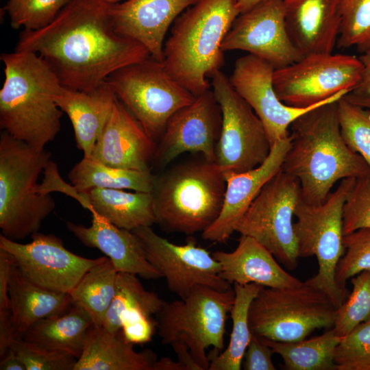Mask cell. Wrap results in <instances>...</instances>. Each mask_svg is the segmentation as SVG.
I'll use <instances>...</instances> for the list:
<instances>
[{
    "instance_id": "cell-1",
    "label": "cell",
    "mask_w": 370,
    "mask_h": 370,
    "mask_svg": "<svg viewBox=\"0 0 370 370\" xmlns=\"http://www.w3.org/2000/svg\"><path fill=\"white\" fill-rule=\"evenodd\" d=\"M110 5L106 0H71L48 25L23 30L16 51L38 54L63 86L89 92L119 69L151 56L114 30Z\"/></svg>"
},
{
    "instance_id": "cell-2",
    "label": "cell",
    "mask_w": 370,
    "mask_h": 370,
    "mask_svg": "<svg viewBox=\"0 0 370 370\" xmlns=\"http://www.w3.org/2000/svg\"><path fill=\"white\" fill-rule=\"evenodd\" d=\"M337 101L308 110L290 126L282 170L299 181L301 199L309 204L324 202L338 180L370 176L368 164L342 137Z\"/></svg>"
},
{
    "instance_id": "cell-3",
    "label": "cell",
    "mask_w": 370,
    "mask_h": 370,
    "mask_svg": "<svg viewBox=\"0 0 370 370\" xmlns=\"http://www.w3.org/2000/svg\"><path fill=\"white\" fill-rule=\"evenodd\" d=\"M0 127L16 139L45 148L61 128L62 111L55 97L63 86L47 62L28 51L3 53Z\"/></svg>"
},
{
    "instance_id": "cell-4",
    "label": "cell",
    "mask_w": 370,
    "mask_h": 370,
    "mask_svg": "<svg viewBox=\"0 0 370 370\" xmlns=\"http://www.w3.org/2000/svg\"><path fill=\"white\" fill-rule=\"evenodd\" d=\"M238 0H198L174 21L164 45L163 64L197 97L210 88L208 78L224 63L223 40L240 14Z\"/></svg>"
},
{
    "instance_id": "cell-5",
    "label": "cell",
    "mask_w": 370,
    "mask_h": 370,
    "mask_svg": "<svg viewBox=\"0 0 370 370\" xmlns=\"http://www.w3.org/2000/svg\"><path fill=\"white\" fill-rule=\"evenodd\" d=\"M225 189L223 172L204 158L154 175L151 193L156 223L166 232H204L219 217Z\"/></svg>"
},
{
    "instance_id": "cell-6",
    "label": "cell",
    "mask_w": 370,
    "mask_h": 370,
    "mask_svg": "<svg viewBox=\"0 0 370 370\" xmlns=\"http://www.w3.org/2000/svg\"><path fill=\"white\" fill-rule=\"evenodd\" d=\"M51 153L0 135V228L1 234L18 241L38 232L56 207L50 194L38 191V178Z\"/></svg>"
},
{
    "instance_id": "cell-7",
    "label": "cell",
    "mask_w": 370,
    "mask_h": 370,
    "mask_svg": "<svg viewBox=\"0 0 370 370\" xmlns=\"http://www.w3.org/2000/svg\"><path fill=\"white\" fill-rule=\"evenodd\" d=\"M234 296L232 288L221 291L198 286L184 299L164 301L156 314L162 343H184L203 370H208L209 358L224 346L225 322Z\"/></svg>"
},
{
    "instance_id": "cell-8",
    "label": "cell",
    "mask_w": 370,
    "mask_h": 370,
    "mask_svg": "<svg viewBox=\"0 0 370 370\" xmlns=\"http://www.w3.org/2000/svg\"><path fill=\"white\" fill-rule=\"evenodd\" d=\"M356 178L341 181L334 192L319 204L305 202L301 197L295 210L293 223L299 258L315 256L317 273L306 282L325 293L338 308L349 295L346 287L335 280L337 264L344 254L343 208Z\"/></svg>"
},
{
    "instance_id": "cell-9",
    "label": "cell",
    "mask_w": 370,
    "mask_h": 370,
    "mask_svg": "<svg viewBox=\"0 0 370 370\" xmlns=\"http://www.w3.org/2000/svg\"><path fill=\"white\" fill-rule=\"evenodd\" d=\"M336 310L325 293L306 281L291 287L263 286L250 304L249 325L260 337L297 341L317 329L332 328Z\"/></svg>"
},
{
    "instance_id": "cell-10",
    "label": "cell",
    "mask_w": 370,
    "mask_h": 370,
    "mask_svg": "<svg viewBox=\"0 0 370 370\" xmlns=\"http://www.w3.org/2000/svg\"><path fill=\"white\" fill-rule=\"evenodd\" d=\"M106 82L155 141L162 137L171 116L196 97L151 56L119 69Z\"/></svg>"
},
{
    "instance_id": "cell-11",
    "label": "cell",
    "mask_w": 370,
    "mask_h": 370,
    "mask_svg": "<svg viewBox=\"0 0 370 370\" xmlns=\"http://www.w3.org/2000/svg\"><path fill=\"white\" fill-rule=\"evenodd\" d=\"M363 64L347 54H312L274 70L275 92L284 104L306 108L336 101L360 84Z\"/></svg>"
},
{
    "instance_id": "cell-12",
    "label": "cell",
    "mask_w": 370,
    "mask_h": 370,
    "mask_svg": "<svg viewBox=\"0 0 370 370\" xmlns=\"http://www.w3.org/2000/svg\"><path fill=\"white\" fill-rule=\"evenodd\" d=\"M301 197L299 181L281 169L262 187L236 227L288 270L296 269L299 258L293 217Z\"/></svg>"
},
{
    "instance_id": "cell-13",
    "label": "cell",
    "mask_w": 370,
    "mask_h": 370,
    "mask_svg": "<svg viewBox=\"0 0 370 370\" xmlns=\"http://www.w3.org/2000/svg\"><path fill=\"white\" fill-rule=\"evenodd\" d=\"M211 78L212 90L222 112L215 163L224 175L253 169L267 158L271 149L265 127L225 73L220 70Z\"/></svg>"
},
{
    "instance_id": "cell-14",
    "label": "cell",
    "mask_w": 370,
    "mask_h": 370,
    "mask_svg": "<svg viewBox=\"0 0 370 370\" xmlns=\"http://www.w3.org/2000/svg\"><path fill=\"white\" fill-rule=\"evenodd\" d=\"M140 241L149 262L164 278L169 289L180 299H186L198 286L225 291L230 284L220 276L221 264L204 248L189 240L175 245L158 235L151 226L132 231Z\"/></svg>"
},
{
    "instance_id": "cell-15",
    "label": "cell",
    "mask_w": 370,
    "mask_h": 370,
    "mask_svg": "<svg viewBox=\"0 0 370 370\" xmlns=\"http://www.w3.org/2000/svg\"><path fill=\"white\" fill-rule=\"evenodd\" d=\"M21 243L0 235V249L9 253L21 273L51 291L70 293L84 274L105 256L88 258L68 250L59 237L36 232Z\"/></svg>"
},
{
    "instance_id": "cell-16",
    "label": "cell",
    "mask_w": 370,
    "mask_h": 370,
    "mask_svg": "<svg viewBox=\"0 0 370 370\" xmlns=\"http://www.w3.org/2000/svg\"><path fill=\"white\" fill-rule=\"evenodd\" d=\"M222 50H242L269 63L275 69L304 56L288 34L283 0H266L241 13L225 36Z\"/></svg>"
},
{
    "instance_id": "cell-17",
    "label": "cell",
    "mask_w": 370,
    "mask_h": 370,
    "mask_svg": "<svg viewBox=\"0 0 370 370\" xmlns=\"http://www.w3.org/2000/svg\"><path fill=\"white\" fill-rule=\"evenodd\" d=\"M221 124V109L210 88L171 116L157 145L152 163L164 167L186 152L201 153L204 158L215 162Z\"/></svg>"
},
{
    "instance_id": "cell-18",
    "label": "cell",
    "mask_w": 370,
    "mask_h": 370,
    "mask_svg": "<svg viewBox=\"0 0 370 370\" xmlns=\"http://www.w3.org/2000/svg\"><path fill=\"white\" fill-rule=\"evenodd\" d=\"M274 70L267 62L248 53L236 60L229 77L234 90L262 122L271 146L277 140L289 136L291 123L299 116L323 105L298 108L284 104L273 88Z\"/></svg>"
},
{
    "instance_id": "cell-19",
    "label": "cell",
    "mask_w": 370,
    "mask_h": 370,
    "mask_svg": "<svg viewBox=\"0 0 370 370\" xmlns=\"http://www.w3.org/2000/svg\"><path fill=\"white\" fill-rule=\"evenodd\" d=\"M291 142L289 134L274 143L269 156L258 166L224 175L226 189L223 208L217 220L202 232L204 239L223 243L236 232L238 222L262 187L282 169Z\"/></svg>"
},
{
    "instance_id": "cell-20",
    "label": "cell",
    "mask_w": 370,
    "mask_h": 370,
    "mask_svg": "<svg viewBox=\"0 0 370 370\" xmlns=\"http://www.w3.org/2000/svg\"><path fill=\"white\" fill-rule=\"evenodd\" d=\"M157 144L116 98L91 158L108 166L151 171Z\"/></svg>"
},
{
    "instance_id": "cell-21",
    "label": "cell",
    "mask_w": 370,
    "mask_h": 370,
    "mask_svg": "<svg viewBox=\"0 0 370 370\" xmlns=\"http://www.w3.org/2000/svg\"><path fill=\"white\" fill-rule=\"evenodd\" d=\"M198 0H127L111 4L114 30L143 45L151 58L163 62L164 40L170 25Z\"/></svg>"
},
{
    "instance_id": "cell-22",
    "label": "cell",
    "mask_w": 370,
    "mask_h": 370,
    "mask_svg": "<svg viewBox=\"0 0 370 370\" xmlns=\"http://www.w3.org/2000/svg\"><path fill=\"white\" fill-rule=\"evenodd\" d=\"M289 37L303 54L333 53L341 27V0H283Z\"/></svg>"
},
{
    "instance_id": "cell-23",
    "label": "cell",
    "mask_w": 370,
    "mask_h": 370,
    "mask_svg": "<svg viewBox=\"0 0 370 370\" xmlns=\"http://www.w3.org/2000/svg\"><path fill=\"white\" fill-rule=\"evenodd\" d=\"M90 213L89 227L71 221L66 224L82 244L100 250L118 272L138 275L147 280L162 278L147 259L140 241L132 231L116 226L95 212Z\"/></svg>"
},
{
    "instance_id": "cell-24",
    "label": "cell",
    "mask_w": 370,
    "mask_h": 370,
    "mask_svg": "<svg viewBox=\"0 0 370 370\" xmlns=\"http://www.w3.org/2000/svg\"><path fill=\"white\" fill-rule=\"evenodd\" d=\"M221 264L220 276L231 284L291 287L303 282L286 271L273 255L254 238L241 235L236 248L212 254Z\"/></svg>"
},
{
    "instance_id": "cell-25",
    "label": "cell",
    "mask_w": 370,
    "mask_h": 370,
    "mask_svg": "<svg viewBox=\"0 0 370 370\" xmlns=\"http://www.w3.org/2000/svg\"><path fill=\"white\" fill-rule=\"evenodd\" d=\"M116 98L106 81L89 92L62 86L56 96L57 106L71 122L77 146L84 157H91Z\"/></svg>"
},
{
    "instance_id": "cell-26",
    "label": "cell",
    "mask_w": 370,
    "mask_h": 370,
    "mask_svg": "<svg viewBox=\"0 0 370 370\" xmlns=\"http://www.w3.org/2000/svg\"><path fill=\"white\" fill-rule=\"evenodd\" d=\"M121 331L112 334L92 324L73 370H153L157 355L151 349L136 352Z\"/></svg>"
},
{
    "instance_id": "cell-27",
    "label": "cell",
    "mask_w": 370,
    "mask_h": 370,
    "mask_svg": "<svg viewBox=\"0 0 370 370\" xmlns=\"http://www.w3.org/2000/svg\"><path fill=\"white\" fill-rule=\"evenodd\" d=\"M12 321L17 338L36 321L66 312L73 305L69 293L38 286L26 278L14 264L8 289Z\"/></svg>"
},
{
    "instance_id": "cell-28",
    "label": "cell",
    "mask_w": 370,
    "mask_h": 370,
    "mask_svg": "<svg viewBox=\"0 0 370 370\" xmlns=\"http://www.w3.org/2000/svg\"><path fill=\"white\" fill-rule=\"evenodd\" d=\"M92 324L90 314L82 306L73 304L64 313L34 323L21 338L78 358Z\"/></svg>"
},
{
    "instance_id": "cell-29",
    "label": "cell",
    "mask_w": 370,
    "mask_h": 370,
    "mask_svg": "<svg viewBox=\"0 0 370 370\" xmlns=\"http://www.w3.org/2000/svg\"><path fill=\"white\" fill-rule=\"evenodd\" d=\"M84 193L88 198V210L120 228L132 231L156 223L151 193L103 188H94Z\"/></svg>"
},
{
    "instance_id": "cell-30",
    "label": "cell",
    "mask_w": 370,
    "mask_h": 370,
    "mask_svg": "<svg viewBox=\"0 0 370 370\" xmlns=\"http://www.w3.org/2000/svg\"><path fill=\"white\" fill-rule=\"evenodd\" d=\"M68 177L79 193L94 188L151 193L154 181V175L151 171L116 168L104 164L91 157H83L71 169Z\"/></svg>"
},
{
    "instance_id": "cell-31",
    "label": "cell",
    "mask_w": 370,
    "mask_h": 370,
    "mask_svg": "<svg viewBox=\"0 0 370 370\" xmlns=\"http://www.w3.org/2000/svg\"><path fill=\"white\" fill-rule=\"evenodd\" d=\"M260 338L274 354L281 356L284 369L336 370L334 354L342 337L332 328L319 336L293 342Z\"/></svg>"
},
{
    "instance_id": "cell-32",
    "label": "cell",
    "mask_w": 370,
    "mask_h": 370,
    "mask_svg": "<svg viewBox=\"0 0 370 370\" xmlns=\"http://www.w3.org/2000/svg\"><path fill=\"white\" fill-rule=\"evenodd\" d=\"M263 286L234 284V300L230 310L232 329L230 343L221 354L210 358L208 370H240L252 333L249 325V306Z\"/></svg>"
},
{
    "instance_id": "cell-33",
    "label": "cell",
    "mask_w": 370,
    "mask_h": 370,
    "mask_svg": "<svg viewBox=\"0 0 370 370\" xmlns=\"http://www.w3.org/2000/svg\"><path fill=\"white\" fill-rule=\"evenodd\" d=\"M118 271L106 256L90 269L69 293L73 304L84 308L93 324L101 326L116 293Z\"/></svg>"
},
{
    "instance_id": "cell-34",
    "label": "cell",
    "mask_w": 370,
    "mask_h": 370,
    "mask_svg": "<svg viewBox=\"0 0 370 370\" xmlns=\"http://www.w3.org/2000/svg\"><path fill=\"white\" fill-rule=\"evenodd\" d=\"M164 302L156 293L145 290L136 275L118 272L116 293L101 326L117 334L121 330L119 317L125 310L140 307L156 314Z\"/></svg>"
},
{
    "instance_id": "cell-35",
    "label": "cell",
    "mask_w": 370,
    "mask_h": 370,
    "mask_svg": "<svg viewBox=\"0 0 370 370\" xmlns=\"http://www.w3.org/2000/svg\"><path fill=\"white\" fill-rule=\"evenodd\" d=\"M341 18L338 47L370 50V0H341Z\"/></svg>"
},
{
    "instance_id": "cell-36",
    "label": "cell",
    "mask_w": 370,
    "mask_h": 370,
    "mask_svg": "<svg viewBox=\"0 0 370 370\" xmlns=\"http://www.w3.org/2000/svg\"><path fill=\"white\" fill-rule=\"evenodd\" d=\"M352 291L336 310L334 332L343 337L360 323L370 319V270L350 279Z\"/></svg>"
},
{
    "instance_id": "cell-37",
    "label": "cell",
    "mask_w": 370,
    "mask_h": 370,
    "mask_svg": "<svg viewBox=\"0 0 370 370\" xmlns=\"http://www.w3.org/2000/svg\"><path fill=\"white\" fill-rule=\"evenodd\" d=\"M337 113L345 143L370 167V110L352 103L343 97L337 101Z\"/></svg>"
},
{
    "instance_id": "cell-38",
    "label": "cell",
    "mask_w": 370,
    "mask_h": 370,
    "mask_svg": "<svg viewBox=\"0 0 370 370\" xmlns=\"http://www.w3.org/2000/svg\"><path fill=\"white\" fill-rule=\"evenodd\" d=\"M71 0H8L7 13L13 29L37 30L48 25Z\"/></svg>"
},
{
    "instance_id": "cell-39",
    "label": "cell",
    "mask_w": 370,
    "mask_h": 370,
    "mask_svg": "<svg viewBox=\"0 0 370 370\" xmlns=\"http://www.w3.org/2000/svg\"><path fill=\"white\" fill-rule=\"evenodd\" d=\"M345 252L335 271V280L341 287L359 273L370 270V228H361L343 236Z\"/></svg>"
},
{
    "instance_id": "cell-40",
    "label": "cell",
    "mask_w": 370,
    "mask_h": 370,
    "mask_svg": "<svg viewBox=\"0 0 370 370\" xmlns=\"http://www.w3.org/2000/svg\"><path fill=\"white\" fill-rule=\"evenodd\" d=\"M334 359L336 370H370V319L342 337Z\"/></svg>"
},
{
    "instance_id": "cell-41",
    "label": "cell",
    "mask_w": 370,
    "mask_h": 370,
    "mask_svg": "<svg viewBox=\"0 0 370 370\" xmlns=\"http://www.w3.org/2000/svg\"><path fill=\"white\" fill-rule=\"evenodd\" d=\"M26 370H73L77 358L69 354L38 345L23 338L13 341L11 347Z\"/></svg>"
},
{
    "instance_id": "cell-42",
    "label": "cell",
    "mask_w": 370,
    "mask_h": 370,
    "mask_svg": "<svg viewBox=\"0 0 370 370\" xmlns=\"http://www.w3.org/2000/svg\"><path fill=\"white\" fill-rule=\"evenodd\" d=\"M361 228H370V176L356 179L343 208L344 235Z\"/></svg>"
},
{
    "instance_id": "cell-43",
    "label": "cell",
    "mask_w": 370,
    "mask_h": 370,
    "mask_svg": "<svg viewBox=\"0 0 370 370\" xmlns=\"http://www.w3.org/2000/svg\"><path fill=\"white\" fill-rule=\"evenodd\" d=\"M121 332L132 344L150 341L156 329V319L145 309L134 307L124 311L119 317Z\"/></svg>"
},
{
    "instance_id": "cell-44",
    "label": "cell",
    "mask_w": 370,
    "mask_h": 370,
    "mask_svg": "<svg viewBox=\"0 0 370 370\" xmlns=\"http://www.w3.org/2000/svg\"><path fill=\"white\" fill-rule=\"evenodd\" d=\"M273 352L256 334H252L243 359L244 370H275Z\"/></svg>"
},
{
    "instance_id": "cell-45",
    "label": "cell",
    "mask_w": 370,
    "mask_h": 370,
    "mask_svg": "<svg viewBox=\"0 0 370 370\" xmlns=\"http://www.w3.org/2000/svg\"><path fill=\"white\" fill-rule=\"evenodd\" d=\"M14 261L7 251L0 249V314L10 312L9 282Z\"/></svg>"
},
{
    "instance_id": "cell-46",
    "label": "cell",
    "mask_w": 370,
    "mask_h": 370,
    "mask_svg": "<svg viewBox=\"0 0 370 370\" xmlns=\"http://www.w3.org/2000/svg\"><path fill=\"white\" fill-rule=\"evenodd\" d=\"M171 345L177 356V361L182 364L185 370H203L184 343L175 341Z\"/></svg>"
},
{
    "instance_id": "cell-47",
    "label": "cell",
    "mask_w": 370,
    "mask_h": 370,
    "mask_svg": "<svg viewBox=\"0 0 370 370\" xmlns=\"http://www.w3.org/2000/svg\"><path fill=\"white\" fill-rule=\"evenodd\" d=\"M364 69L362 79L352 93L360 96H370V50L362 53L359 57Z\"/></svg>"
},
{
    "instance_id": "cell-48",
    "label": "cell",
    "mask_w": 370,
    "mask_h": 370,
    "mask_svg": "<svg viewBox=\"0 0 370 370\" xmlns=\"http://www.w3.org/2000/svg\"><path fill=\"white\" fill-rule=\"evenodd\" d=\"M0 370H26L22 361L12 348L1 358Z\"/></svg>"
},
{
    "instance_id": "cell-49",
    "label": "cell",
    "mask_w": 370,
    "mask_h": 370,
    "mask_svg": "<svg viewBox=\"0 0 370 370\" xmlns=\"http://www.w3.org/2000/svg\"><path fill=\"white\" fill-rule=\"evenodd\" d=\"M153 370H185L182 364L174 362L169 357H162L157 360L153 366Z\"/></svg>"
},
{
    "instance_id": "cell-50",
    "label": "cell",
    "mask_w": 370,
    "mask_h": 370,
    "mask_svg": "<svg viewBox=\"0 0 370 370\" xmlns=\"http://www.w3.org/2000/svg\"><path fill=\"white\" fill-rule=\"evenodd\" d=\"M344 97L352 103L370 110V96L356 95L349 92Z\"/></svg>"
},
{
    "instance_id": "cell-51",
    "label": "cell",
    "mask_w": 370,
    "mask_h": 370,
    "mask_svg": "<svg viewBox=\"0 0 370 370\" xmlns=\"http://www.w3.org/2000/svg\"><path fill=\"white\" fill-rule=\"evenodd\" d=\"M263 1L266 0H238L237 7L241 14Z\"/></svg>"
},
{
    "instance_id": "cell-52",
    "label": "cell",
    "mask_w": 370,
    "mask_h": 370,
    "mask_svg": "<svg viewBox=\"0 0 370 370\" xmlns=\"http://www.w3.org/2000/svg\"><path fill=\"white\" fill-rule=\"evenodd\" d=\"M109 3L114 4L119 3L120 0H106Z\"/></svg>"
}]
</instances>
